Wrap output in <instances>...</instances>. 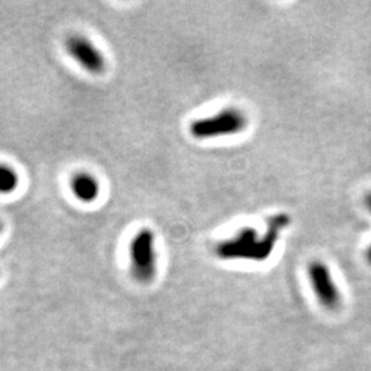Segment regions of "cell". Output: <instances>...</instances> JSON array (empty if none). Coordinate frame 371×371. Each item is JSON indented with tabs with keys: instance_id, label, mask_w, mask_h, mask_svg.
<instances>
[{
	"instance_id": "obj_1",
	"label": "cell",
	"mask_w": 371,
	"mask_h": 371,
	"mask_svg": "<svg viewBox=\"0 0 371 371\" xmlns=\"http://www.w3.org/2000/svg\"><path fill=\"white\" fill-rule=\"evenodd\" d=\"M289 225L290 217L288 215L279 213L268 219L267 231L263 235L253 227H244L232 238L216 245V256L222 260L264 262L276 247L282 230Z\"/></svg>"
},
{
	"instance_id": "obj_2",
	"label": "cell",
	"mask_w": 371,
	"mask_h": 371,
	"mask_svg": "<svg viewBox=\"0 0 371 371\" xmlns=\"http://www.w3.org/2000/svg\"><path fill=\"white\" fill-rule=\"evenodd\" d=\"M129 269L132 278L141 284L149 285L157 274L156 235L151 228H141L129 244Z\"/></svg>"
},
{
	"instance_id": "obj_3",
	"label": "cell",
	"mask_w": 371,
	"mask_h": 371,
	"mask_svg": "<svg viewBox=\"0 0 371 371\" xmlns=\"http://www.w3.org/2000/svg\"><path fill=\"white\" fill-rule=\"evenodd\" d=\"M247 116L241 109L226 107L213 116L194 120L190 124V134L194 139L206 141L219 136L237 135L247 129Z\"/></svg>"
},
{
	"instance_id": "obj_4",
	"label": "cell",
	"mask_w": 371,
	"mask_h": 371,
	"mask_svg": "<svg viewBox=\"0 0 371 371\" xmlns=\"http://www.w3.org/2000/svg\"><path fill=\"white\" fill-rule=\"evenodd\" d=\"M65 50L68 55L77 62L84 70L94 76L102 75L106 69L104 55L88 38L75 33L66 38Z\"/></svg>"
},
{
	"instance_id": "obj_5",
	"label": "cell",
	"mask_w": 371,
	"mask_h": 371,
	"mask_svg": "<svg viewBox=\"0 0 371 371\" xmlns=\"http://www.w3.org/2000/svg\"><path fill=\"white\" fill-rule=\"evenodd\" d=\"M308 279L319 304L323 308L335 311L341 306V294L334 282L329 267L319 260L309 263Z\"/></svg>"
},
{
	"instance_id": "obj_6",
	"label": "cell",
	"mask_w": 371,
	"mask_h": 371,
	"mask_svg": "<svg viewBox=\"0 0 371 371\" xmlns=\"http://www.w3.org/2000/svg\"><path fill=\"white\" fill-rule=\"evenodd\" d=\"M70 188L73 195L84 204L94 203L101 193L98 179L88 172H77L70 181Z\"/></svg>"
},
{
	"instance_id": "obj_7",
	"label": "cell",
	"mask_w": 371,
	"mask_h": 371,
	"mask_svg": "<svg viewBox=\"0 0 371 371\" xmlns=\"http://www.w3.org/2000/svg\"><path fill=\"white\" fill-rule=\"evenodd\" d=\"M20 185L18 172L7 164H0V194H11Z\"/></svg>"
},
{
	"instance_id": "obj_8",
	"label": "cell",
	"mask_w": 371,
	"mask_h": 371,
	"mask_svg": "<svg viewBox=\"0 0 371 371\" xmlns=\"http://www.w3.org/2000/svg\"><path fill=\"white\" fill-rule=\"evenodd\" d=\"M365 204H366V208L369 209V212H371V191L366 195V198H365Z\"/></svg>"
},
{
	"instance_id": "obj_9",
	"label": "cell",
	"mask_w": 371,
	"mask_h": 371,
	"mask_svg": "<svg viewBox=\"0 0 371 371\" xmlns=\"http://www.w3.org/2000/svg\"><path fill=\"white\" fill-rule=\"evenodd\" d=\"M366 260H367V263L371 266V245L367 247V250H366Z\"/></svg>"
},
{
	"instance_id": "obj_10",
	"label": "cell",
	"mask_w": 371,
	"mask_h": 371,
	"mask_svg": "<svg viewBox=\"0 0 371 371\" xmlns=\"http://www.w3.org/2000/svg\"><path fill=\"white\" fill-rule=\"evenodd\" d=\"M3 230H4V223L0 220V235L3 234Z\"/></svg>"
}]
</instances>
